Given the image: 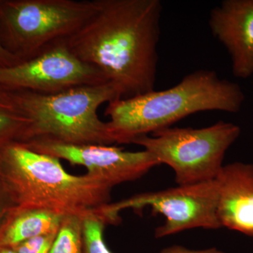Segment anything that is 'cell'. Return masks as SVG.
<instances>
[{"label": "cell", "instance_id": "ac0fdd59", "mask_svg": "<svg viewBox=\"0 0 253 253\" xmlns=\"http://www.w3.org/2000/svg\"><path fill=\"white\" fill-rule=\"evenodd\" d=\"M21 62L23 61H20L17 58L10 54L9 51H6L0 40V67L12 66Z\"/></svg>", "mask_w": 253, "mask_h": 253}, {"label": "cell", "instance_id": "e0dca14e", "mask_svg": "<svg viewBox=\"0 0 253 253\" xmlns=\"http://www.w3.org/2000/svg\"><path fill=\"white\" fill-rule=\"evenodd\" d=\"M16 206L7 186L0 176V229L11 210Z\"/></svg>", "mask_w": 253, "mask_h": 253}, {"label": "cell", "instance_id": "2e32d148", "mask_svg": "<svg viewBox=\"0 0 253 253\" xmlns=\"http://www.w3.org/2000/svg\"><path fill=\"white\" fill-rule=\"evenodd\" d=\"M58 231L59 229L35 236L11 249L16 253H49Z\"/></svg>", "mask_w": 253, "mask_h": 253}, {"label": "cell", "instance_id": "7a4b0ae2", "mask_svg": "<svg viewBox=\"0 0 253 253\" xmlns=\"http://www.w3.org/2000/svg\"><path fill=\"white\" fill-rule=\"evenodd\" d=\"M244 100L238 84L220 79L215 71L199 70L166 90L111 101L105 115L109 118L106 123L113 144H127L141 136L170 127L194 113L238 112Z\"/></svg>", "mask_w": 253, "mask_h": 253}, {"label": "cell", "instance_id": "6da1fadb", "mask_svg": "<svg viewBox=\"0 0 253 253\" xmlns=\"http://www.w3.org/2000/svg\"><path fill=\"white\" fill-rule=\"evenodd\" d=\"M96 11L66 45L99 69L121 99L154 90L162 4L159 0H96Z\"/></svg>", "mask_w": 253, "mask_h": 253}, {"label": "cell", "instance_id": "ba28073f", "mask_svg": "<svg viewBox=\"0 0 253 253\" xmlns=\"http://www.w3.org/2000/svg\"><path fill=\"white\" fill-rule=\"evenodd\" d=\"M109 83L97 68L83 62L66 45L56 43L33 59L0 67V86L9 90L51 94Z\"/></svg>", "mask_w": 253, "mask_h": 253}, {"label": "cell", "instance_id": "8fae6325", "mask_svg": "<svg viewBox=\"0 0 253 253\" xmlns=\"http://www.w3.org/2000/svg\"><path fill=\"white\" fill-rule=\"evenodd\" d=\"M215 181L221 227L253 237V165L236 162L223 166Z\"/></svg>", "mask_w": 253, "mask_h": 253}, {"label": "cell", "instance_id": "9c48e42d", "mask_svg": "<svg viewBox=\"0 0 253 253\" xmlns=\"http://www.w3.org/2000/svg\"><path fill=\"white\" fill-rule=\"evenodd\" d=\"M23 144L36 152L83 166L86 174L112 188L139 179L160 165L146 150L130 152L109 145L69 144L48 139H33Z\"/></svg>", "mask_w": 253, "mask_h": 253}, {"label": "cell", "instance_id": "5bb4252c", "mask_svg": "<svg viewBox=\"0 0 253 253\" xmlns=\"http://www.w3.org/2000/svg\"><path fill=\"white\" fill-rule=\"evenodd\" d=\"M107 225L102 217L91 213L83 219V247L84 253H113L105 244L104 231ZM162 253H224L217 249L191 251L181 246L164 250Z\"/></svg>", "mask_w": 253, "mask_h": 253}, {"label": "cell", "instance_id": "7c38bea8", "mask_svg": "<svg viewBox=\"0 0 253 253\" xmlns=\"http://www.w3.org/2000/svg\"><path fill=\"white\" fill-rule=\"evenodd\" d=\"M63 217L46 210L15 206L0 229V247L13 248L35 236L58 230Z\"/></svg>", "mask_w": 253, "mask_h": 253}, {"label": "cell", "instance_id": "4fadbf2b", "mask_svg": "<svg viewBox=\"0 0 253 253\" xmlns=\"http://www.w3.org/2000/svg\"><path fill=\"white\" fill-rule=\"evenodd\" d=\"M31 123L16 105L11 91L0 86V148L11 142L24 143Z\"/></svg>", "mask_w": 253, "mask_h": 253}, {"label": "cell", "instance_id": "8992f818", "mask_svg": "<svg viewBox=\"0 0 253 253\" xmlns=\"http://www.w3.org/2000/svg\"><path fill=\"white\" fill-rule=\"evenodd\" d=\"M240 132L236 125L219 121L199 129L165 128L136 138L131 144L149 151L160 165L172 168L179 186L189 185L215 179L226 151Z\"/></svg>", "mask_w": 253, "mask_h": 253}, {"label": "cell", "instance_id": "3957f363", "mask_svg": "<svg viewBox=\"0 0 253 253\" xmlns=\"http://www.w3.org/2000/svg\"><path fill=\"white\" fill-rule=\"evenodd\" d=\"M0 176L16 206L84 218L111 203L112 187L65 170L59 158L18 142L0 148Z\"/></svg>", "mask_w": 253, "mask_h": 253}, {"label": "cell", "instance_id": "277c9868", "mask_svg": "<svg viewBox=\"0 0 253 253\" xmlns=\"http://www.w3.org/2000/svg\"><path fill=\"white\" fill-rule=\"evenodd\" d=\"M10 91L31 122L24 143L48 139L69 144H113L107 123L97 113L101 105L121 99L112 83L76 86L51 94Z\"/></svg>", "mask_w": 253, "mask_h": 253}, {"label": "cell", "instance_id": "52a82bcc", "mask_svg": "<svg viewBox=\"0 0 253 253\" xmlns=\"http://www.w3.org/2000/svg\"><path fill=\"white\" fill-rule=\"evenodd\" d=\"M217 186L215 179L181 185L157 192L144 193L103 206L97 214L106 224H116L119 212L126 208L149 206L153 212L166 217L156 229L157 238L177 234L188 229L221 228L217 215Z\"/></svg>", "mask_w": 253, "mask_h": 253}, {"label": "cell", "instance_id": "d6986e66", "mask_svg": "<svg viewBox=\"0 0 253 253\" xmlns=\"http://www.w3.org/2000/svg\"><path fill=\"white\" fill-rule=\"evenodd\" d=\"M0 253H16L14 249L9 247H0Z\"/></svg>", "mask_w": 253, "mask_h": 253}, {"label": "cell", "instance_id": "5b68a950", "mask_svg": "<svg viewBox=\"0 0 253 253\" xmlns=\"http://www.w3.org/2000/svg\"><path fill=\"white\" fill-rule=\"evenodd\" d=\"M96 0H0V40L21 61L36 57L78 31Z\"/></svg>", "mask_w": 253, "mask_h": 253}, {"label": "cell", "instance_id": "30bf717a", "mask_svg": "<svg viewBox=\"0 0 253 253\" xmlns=\"http://www.w3.org/2000/svg\"><path fill=\"white\" fill-rule=\"evenodd\" d=\"M209 25L231 55L234 76H252L253 0H225L211 11Z\"/></svg>", "mask_w": 253, "mask_h": 253}, {"label": "cell", "instance_id": "9a60e30c", "mask_svg": "<svg viewBox=\"0 0 253 253\" xmlns=\"http://www.w3.org/2000/svg\"><path fill=\"white\" fill-rule=\"evenodd\" d=\"M83 219L64 216L49 253H84Z\"/></svg>", "mask_w": 253, "mask_h": 253}]
</instances>
